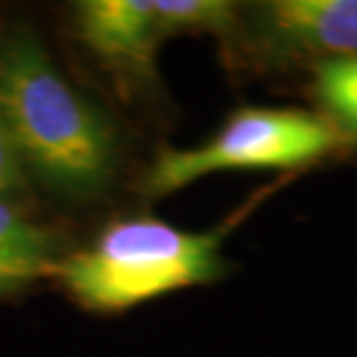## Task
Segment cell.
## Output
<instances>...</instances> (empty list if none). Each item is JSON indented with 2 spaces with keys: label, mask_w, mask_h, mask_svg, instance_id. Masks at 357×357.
Segmentation results:
<instances>
[{
  "label": "cell",
  "mask_w": 357,
  "mask_h": 357,
  "mask_svg": "<svg viewBox=\"0 0 357 357\" xmlns=\"http://www.w3.org/2000/svg\"><path fill=\"white\" fill-rule=\"evenodd\" d=\"M66 255L59 230L35 218L31 206L0 197V299L56 276Z\"/></svg>",
  "instance_id": "8992f818"
},
{
  "label": "cell",
  "mask_w": 357,
  "mask_h": 357,
  "mask_svg": "<svg viewBox=\"0 0 357 357\" xmlns=\"http://www.w3.org/2000/svg\"><path fill=\"white\" fill-rule=\"evenodd\" d=\"M230 227L181 230L153 216L112 220L89 246L63 258L56 278L82 309L119 313L167 292L218 281Z\"/></svg>",
  "instance_id": "7a4b0ae2"
},
{
  "label": "cell",
  "mask_w": 357,
  "mask_h": 357,
  "mask_svg": "<svg viewBox=\"0 0 357 357\" xmlns=\"http://www.w3.org/2000/svg\"><path fill=\"white\" fill-rule=\"evenodd\" d=\"M73 35L121 82L153 79L162 42L153 0H82L70 10Z\"/></svg>",
  "instance_id": "5b68a950"
},
{
  "label": "cell",
  "mask_w": 357,
  "mask_h": 357,
  "mask_svg": "<svg viewBox=\"0 0 357 357\" xmlns=\"http://www.w3.org/2000/svg\"><path fill=\"white\" fill-rule=\"evenodd\" d=\"M0 107L33 188L70 206L105 197L121 165L116 123L28 28L0 40Z\"/></svg>",
  "instance_id": "6da1fadb"
},
{
  "label": "cell",
  "mask_w": 357,
  "mask_h": 357,
  "mask_svg": "<svg viewBox=\"0 0 357 357\" xmlns=\"http://www.w3.org/2000/svg\"><path fill=\"white\" fill-rule=\"evenodd\" d=\"M232 42L260 68H313L357 56V0H269L241 7Z\"/></svg>",
  "instance_id": "277c9868"
},
{
  "label": "cell",
  "mask_w": 357,
  "mask_h": 357,
  "mask_svg": "<svg viewBox=\"0 0 357 357\" xmlns=\"http://www.w3.org/2000/svg\"><path fill=\"white\" fill-rule=\"evenodd\" d=\"M311 93L337 137L357 142V56L313 66Z\"/></svg>",
  "instance_id": "52a82bcc"
},
{
  "label": "cell",
  "mask_w": 357,
  "mask_h": 357,
  "mask_svg": "<svg viewBox=\"0 0 357 357\" xmlns=\"http://www.w3.org/2000/svg\"><path fill=\"white\" fill-rule=\"evenodd\" d=\"M339 142L323 116L304 109L239 107L192 149L162 146L139 178V195L160 199L223 169H288L323 158Z\"/></svg>",
  "instance_id": "3957f363"
},
{
  "label": "cell",
  "mask_w": 357,
  "mask_h": 357,
  "mask_svg": "<svg viewBox=\"0 0 357 357\" xmlns=\"http://www.w3.org/2000/svg\"><path fill=\"white\" fill-rule=\"evenodd\" d=\"M31 195L33 185L24 172L17 146L12 142L10 128H7L3 107H0V197L31 206Z\"/></svg>",
  "instance_id": "9c48e42d"
},
{
  "label": "cell",
  "mask_w": 357,
  "mask_h": 357,
  "mask_svg": "<svg viewBox=\"0 0 357 357\" xmlns=\"http://www.w3.org/2000/svg\"><path fill=\"white\" fill-rule=\"evenodd\" d=\"M162 40L181 33H209L230 45L239 31L241 5L223 0H153Z\"/></svg>",
  "instance_id": "ba28073f"
}]
</instances>
